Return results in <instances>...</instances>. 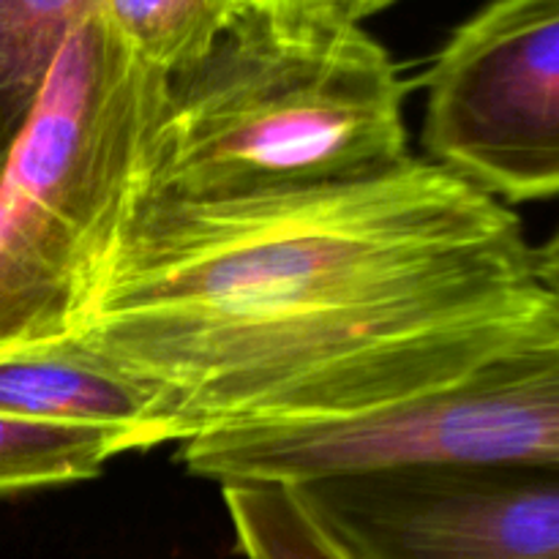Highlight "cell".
I'll return each mask as SVG.
<instances>
[{"mask_svg": "<svg viewBox=\"0 0 559 559\" xmlns=\"http://www.w3.org/2000/svg\"><path fill=\"white\" fill-rule=\"evenodd\" d=\"M506 202L429 158L243 200L131 191L69 322L158 442L338 420L467 371L544 298Z\"/></svg>", "mask_w": 559, "mask_h": 559, "instance_id": "1", "label": "cell"}, {"mask_svg": "<svg viewBox=\"0 0 559 559\" xmlns=\"http://www.w3.org/2000/svg\"><path fill=\"white\" fill-rule=\"evenodd\" d=\"M404 93L360 22L240 3L205 58L167 76L136 191L243 200L391 173L413 158Z\"/></svg>", "mask_w": 559, "mask_h": 559, "instance_id": "2", "label": "cell"}, {"mask_svg": "<svg viewBox=\"0 0 559 559\" xmlns=\"http://www.w3.org/2000/svg\"><path fill=\"white\" fill-rule=\"evenodd\" d=\"M167 76L93 11L55 58L0 175V349L66 338L140 178Z\"/></svg>", "mask_w": 559, "mask_h": 559, "instance_id": "3", "label": "cell"}, {"mask_svg": "<svg viewBox=\"0 0 559 559\" xmlns=\"http://www.w3.org/2000/svg\"><path fill=\"white\" fill-rule=\"evenodd\" d=\"M178 459L218 486L396 467L559 469V304L544 293L484 358L407 402L338 420L224 426L180 442Z\"/></svg>", "mask_w": 559, "mask_h": 559, "instance_id": "4", "label": "cell"}, {"mask_svg": "<svg viewBox=\"0 0 559 559\" xmlns=\"http://www.w3.org/2000/svg\"><path fill=\"white\" fill-rule=\"evenodd\" d=\"M424 147L500 202L559 197V0H491L426 76Z\"/></svg>", "mask_w": 559, "mask_h": 559, "instance_id": "5", "label": "cell"}, {"mask_svg": "<svg viewBox=\"0 0 559 559\" xmlns=\"http://www.w3.org/2000/svg\"><path fill=\"white\" fill-rule=\"evenodd\" d=\"M293 486L355 559H559V469L396 467Z\"/></svg>", "mask_w": 559, "mask_h": 559, "instance_id": "6", "label": "cell"}, {"mask_svg": "<svg viewBox=\"0 0 559 559\" xmlns=\"http://www.w3.org/2000/svg\"><path fill=\"white\" fill-rule=\"evenodd\" d=\"M0 415L118 429L136 451L162 445L153 393L69 338L0 349Z\"/></svg>", "mask_w": 559, "mask_h": 559, "instance_id": "7", "label": "cell"}, {"mask_svg": "<svg viewBox=\"0 0 559 559\" xmlns=\"http://www.w3.org/2000/svg\"><path fill=\"white\" fill-rule=\"evenodd\" d=\"M96 0H0V158L41 96L55 58Z\"/></svg>", "mask_w": 559, "mask_h": 559, "instance_id": "8", "label": "cell"}, {"mask_svg": "<svg viewBox=\"0 0 559 559\" xmlns=\"http://www.w3.org/2000/svg\"><path fill=\"white\" fill-rule=\"evenodd\" d=\"M129 451L134 440L118 429L0 415V500L91 480Z\"/></svg>", "mask_w": 559, "mask_h": 559, "instance_id": "9", "label": "cell"}, {"mask_svg": "<svg viewBox=\"0 0 559 559\" xmlns=\"http://www.w3.org/2000/svg\"><path fill=\"white\" fill-rule=\"evenodd\" d=\"M238 11L240 0H96L109 36L164 76L205 58Z\"/></svg>", "mask_w": 559, "mask_h": 559, "instance_id": "10", "label": "cell"}, {"mask_svg": "<svg viewBox=\"0 0 559 559\" xmlns=\"http://www.w3.org/2000/svg\"><path fill=\"white\" fill-rule=\"evenodd\" d=\"M224 506L246 559H355L293 484H227Z\"/></svg>", "mask_w": 559, "mask_h": 559, "instance_id": "11", "label": "cell"}, {"mask_svg": "<svg viewBox=\"0 0 559 559\" xmlns=\"http://www.w3.org/2000/svg\"><path fill=\"white\" fill-rule=\"evenodd\" d=\"M533 271L540 287L559 304V227L540 249H533Z\"/></svg>", "mask_w": 559, "mask_h": 559, "instance_id": "12", "label": "cell"}, {"mask_svg": "<svg viewBox=\"0 0 559 559\" xmlns=\"http://www.w3.org/2000/svg\"><path fill=\"white\" fill-rule=\"evenodd\" d=\"M243 5H257L267 11H293V14H342L344 0H240Z\"/></svg>", "mask_w": 559, "mask_h": 559, "instance_id": "13", "label": "cell"}, {"mask_svg": "<svg viewBox=\"0 0 559 559\" xmlns=\"http://www.w3.org/2000/svg\"><path fill=\"white\" fill-rule=\"evenodd\" d=\"M391 3H393V0H344L342 14L347 16V20L360 22L364 16L374 14V11L385 9V5H391Z\"/></svg>", "mask_w": 559, "mask_h": 559, "instance_id": "14", "label": "cell"}, {"mask_svg": "<svg viewBox=\"0 0 559 559\" xmlns=\"http://www.w3.org/2000/svg\"><path fill=\"white\" fill-rule=\"evenodd\" d=\"M3 167H5V158H0V175H3Z\"/></svg>", "mask_w": 559, "mask_h": 559, "instance_id": "15", "label": "cell"}]
</instances>
